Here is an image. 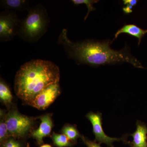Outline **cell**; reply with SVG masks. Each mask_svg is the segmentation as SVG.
<instances>
[{
  "label": "cell",
  "instance_id": "1",
  "mask_svg": "<svg viewBox=\"0 0 147 147\" xmlns=\"http://www.w3.org/2000/svg\"><path fill=\"white\" fill-rule=\"evenodd\" d=\"M113 41H95L86 40L74 42L69 38L67 31L64 29L59 36L58 42L62 45L68 57L77 64L92 66L127 63L139 68H144L142 63L134 57L127 47L121 50H113L110 45Z\"/></svg>",
  "mask_w": 147,
  "mask_h": 147
},
{
  "label": "cell",
  "instance_id": "2",
  "mask_svg": "<svg viewBox=\"0 0 147 147\" xmlns=\"http://www.w3.org/2000/svg\"><path fill=\"white\" fill-rule=\"evenodd\" d=\"M59 67L50 61L34 59L21 65L14 79V92L29 105L38 94L50 85L59 83Z\"/></svg>",
  "mask_w": 147,
  "mask_h": 147
},
{
  "label": "cell",
  "instance_id": "3",
  "mask_svg": "<svg viewBox=\"0 0 147 147\" xmlns=\"http://www.w3.org/2000/svg\"><path fill=\"white\" fill-rule=\"evenodd\" d=\"M49 22L46 8L37 5L28 9L26 17L21 21L18 35L28 42H36L47 32Z\"/></svg>",
  "mask_w": 147,
  "mask_h": 147
},
{
  "label": "cell",
  "instance_id": "4",
  "mask_svg": "<svg viewBox=\"0 0 147 147\" xmlns=\"http://www.w3.org/2000/svg\"><path fill=\"white\" fill-rule=\"evenodd\" d=\"M37 119L23 115L15 108L11 109L6 116L9 136L21 140L30 136Z\"/></svg>",
  "mask_w": 147,
  "mask_h": 147
},
{
  "label": "cell",
  "instance_id": "5",
  "mask_svg": "<svg viewBox=\"0 0 147 147\" xmlns=\"http://www.w3.org/2000/svg\"><path fill=\"white\" fill-rule=\"evenodd\" d=\"M21 21L14 11L5 10L0 14V40H11L18 35Z\"/></svg>",
  "mask_w": 147,
  "mask_h": 147
},
{
  "label": "cell",
  "instance_id": "6",
  "mask_svg": "<svg viewBox=\"0 0 147 147\" xmlns=\"http://www.w3.org/2000/svg\"><path fill=\"white\" fill-rule=\"evenodd\" d=\"M61 93L59 83L50 85L42 90L29 105L39 110L49 107Z\"/></svg>",
  "mask_w": 147,
  "mask_h": 147
},
{
  "label": "cell",
  "instance_id": "7",
  "mask_svg": "<svg viewBox=\"0 0 147 147\" xmlns=\"http://www.w3.org/2000/svg\"><path fill=\"white\" fill-rule=\"evenodd\" d=\"M86 117L90 122L92 126L93 132L95 139V142L98 144H105L109 147H114L113 143L115 142L124 141L123 137L121 138H112L105 134L102 125V117L100 113L90 112L88 113Z\"/></svg>",
  "mask_w": 147,
  "mask_h": 147
},
{
  "label": "cell",
  "instance_id": "8",
  "mask_svg": "<svg viewBox=\"0 0 147 147\" xmlns=\"http://www.w3.org/2000/svg\"><path fill=\"white\" fill-rule=\"evenodd\" d=\"M52 116L53 114L48 113L38 117L41 122L38 128L33 130L30 136L36 140L38 145L43 144V139L51 136V131L54 126Z\"/></svg>",
  "mask_w": 147,
  "mask_h": 147
},
{
  "label": "cell",
  "instance_id": "9",
  "mask_svg": "<svg viewBox=\"0 0 147 147\" xmlns=\"http://www.w3.org/2000/svg\"><path fill=\"white\" fill-rule=\"evenodd\" d=\"M131 135V147H147V127L144 124L137 123V129Z\"/></svg>",
  "mask_w": 147,
  "mask_h": 147
},
{
  "label": "cell",
  "instance_id": "10",
  "mask_svg": "<svg viewBox=\"0 0 147 147\" xmlns=\"http://www.w3.org/2000/svg\"><path fill=\"white\" fill-rule=\"evenodd\" d=\"M122 33H126L131 36L137 38L138 39V45H139L142 38L147 34V30H144L134 24L125 25L116 33L113 40L117 38Z\"/></svg>",
  "mask_w": 147,
  "mask_h": 147
},
{
  "label": "cell",
  "instance_id": "11",
  "mask_svg": "<svg viewBox=\"0 0 147 147\" xmlns=\"http://www.w3.org/2000/svg\"><path fill=\"white\" fill-rule=\"evenodd\" d=\"M29 1L26 0H5L2 1L6 10L16 11L28 9Z\"/></svg>",
  "mask_w": 147,
  "mask_h": 147
},
{
  "label": "cell",
  "instance_id": "12",
  "mask_svg": "<svg viewBox=\"0 0 147 147\" xmlns=\"http://www.w3.org/2000/svg\"><path fill=\"white\" fill-rule=\"evenodd\" d=\"M13 96L7 84L1 79L0 82V100L6 106L8 107L12 103Z\"/></svg>",
  "mask_w": 147,
  "mask_h": 147
},
{
  "label": "cell",
  "instance_id": "13",
  "mask_svg": "<svg viewBox=\"0 0 147 147\" xmlns=\"http://www.w3.org/2000/svg\"><path fill=\"white\" fill-rule=\"evenodd\" d=\"M53 144L57 147H71L74 144L63 134H60L53 132L50 136Z\"/></svg>",
  "mask_w": 147,
  "mask_h": 147
},
{
  "label": "cell",
  "instance_id": "14",
  "mask_svg": "<svg viewBox=\"0 0 147 147\" xmlns=\"http://www.w3.org/2000/svg\"><path fill=\"white\" fill-rule=\"evenodd\" d=\"M62 134H65L74 144L77 142L78 138L82 137L76 126L67 124L61 129Z\"/></svg>",
  "mask_w": 147,
  "mask_h": 147
},
{
  "label": "cell",
  "instance_id": "15",
  "mask_svg": "<svg viewBox=\"0 0 147 147\" xmlns=\"http://www.w3.org/2000/svg\"><path fill=\"white\" fill-rule=\"evenodd\" d=\"M6 114L3 110H0V144H2L10 137L6 122Z\"/></svg>",
  "mask_w": 147,
  "mask_h": 147
},
{
  "label": "cell",
  "instance_id": "16",
  "mask_svg": "<svg viewBox=\"0 0 147 147\" xmlns=\"http://www.w3.org/2000/svg\"><path fill=\"white\" fill-rule=\"evenodd\" d=\"M99 1L96 0H72L71 2L73 3L74 5H78L81 4H85L88 8V12L84 18V20H86L89 13L93 11L96 10V9L94 7V4Z\"/></svg>",
  "mask_w": 147,
  "mask_h": 147
},
{
  "label": "cell",
  "instance_id": "17",
  "mask_svg": "<svg viewBox=\"0 0 147 147\" xmlns=\"http://www.w3.org/2000/svg\"><path fill=\"white\" fill-rule=\"evenodd\" d=\"M1 147H24V145L20 140L10 137L1 145Z\"/></svg>",
  "mask_w": 147,
  "mask_h": 147
},
{
  "label": "cell",
  "instance_id": "18",
  "mask_svg": "<svg viewBox=\"0 0 147 147\" xmlns=\"http://www.w3.org/2000/svg\"><path fill=\"white\" fill-rule=\"evenodd\" d=\"M81 138L83 143L86 145V147H101L100 146V144L97 143L95 141L90 140L89 139L84 137V136H82Z\"/></svg>",
  "mask_w": 147,
  "mask_h": 147
},
{
  "label": "cell",
  "instance_id": "19",
  "mask_svg": "<svg viewBox=\"0 0 147 147\" xmlns=\"http://www.w3.org/2000/svg\"><path fill=\"white\" fill-rule=\"evenodd\" d=\"M126 5V6L123 8V12L126 14H128V13H131L132 12V7L133 6L129 4H127L125 5Z\"/></svg>",
  "mask_w": 147,
  "mask_h": 147
},
{
  "label": "cell",
  "instance_id": "20",
  "mask_svg": "<svg viewBox=\"0 0 147 147\" xmlns=\"http://www.w3.org/2000/svg\"><path fill=\"white\" fill-rule=\"evenodd\" d=\"M123 2L124 5L129 4L134 7L137 4L138 1H137V0H123Z\"/></svg>",
  "mask_w": 147,
  "mask_h": 147
},
{
  "label": "cell",
  "instance_id": "21",
  "mask_svg": "<svg viewBox=\"0 0 147 147\" xmlns=\"http://www.w3.org/2000/svg\"><path fill=\"white\" fill-rule=\"evenodd\" d=\"M40 147H52V146L50 144H42L41 145Z\"/></svg>",
  "mask_w": 147,
  "mask_h": 147
},
{
  "label": "cell",
  "instance_id": "22",
  "mask_svg": "<svg viewBox=\"0 0 147 147\" xmlns=\"http://www.w3.org/2000/svg\"><path fill=\"white\" fill-rule=\"evenodd\" d=\"M26 147H30V144H29V143H27L26 146Z\"/></svg>",
  "mask_w": 147,
  "mask_h": 147
}]
</instances>
